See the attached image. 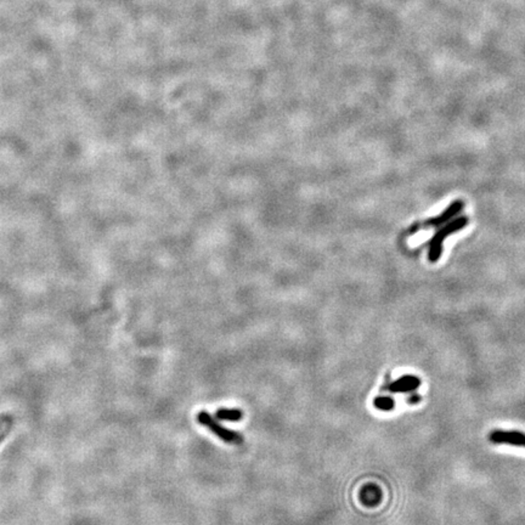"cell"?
Instances as JSON below:
<instances>
[{"label":"cell","instance_id":"1","mask_svg":"<svg viewBox=\"0 0 525 525\" xmlns=\"http://www.w3.org/2000/svg\"><path fill=\"white\" fill-rule=\"evenodd\" d=\"M197 420L202 426L207 427L211 432H213L215 436H218L225 442L241 444L244 442V439L239 433L233 432V431H229V429L224 428L223 426H220L218 422L215 421L213 417L211 416L208 412H206V411H202L198 414Z\"/></svg>","mask_w":525,"mask_h":525},{"label":"cell","instance_id":"4","mask_svg":"<svg viewBox=\"0 0 525 525\" xmlns=\"http://www.w3.org/2000/svg\"><path fill=\"white\" fill-rule=\"evenodd\" d=\"M421 385V380L416 376H403L399 380L392 382L390 385H385V390H389L392 393H409L414 392Z\"/></svg>","mask_w":525,"mask_h":525},{"label":"cell","instance_id":"3","mask_svg":"<svg viewBox=\"0 0 525 525\" xmlns=\"http://www.w3.org/2000/svg\"><path fill=\"white\" fill-rule=\"evenodd\" d=\"M489 440L493 444H499V445L506 444V445H513V447L525 449V433L518 432V431L496 429L494 432L490 433Z\"/></svg>","mask_w":525,"mask_h":525},{"label":"cell","instance_id":"5","mask_svg":"<svg viewBox=\"0 0 525 525\" xmlns=\"http://www.w3.org/2000/svg\"><path fill=\"white\" fill-rule=\"evenodd\" d=\"M360 500L361 502L367 506V507H374L376 504H378L382 500V493L378 489V486H376L374 484H369L363 488V490L360 491Z\"/></svg>","mask_w":525,"mask_h":525},{"label":"cell","instance_id":"8","mask_svg":"<svg viewBox=\"0 0 525 525\" xmlns=\"http://www.w3.org/2000/svg\"><path fill=\"white\" fill-rule=\"evenodd\" d=\"M374 405L381 411H392L396 406V401L390 396H377L374 399Z\"/></svg>","mask_w":525,"mask_h":525},{"label":"cell","instance_id":"7","mask_svg":"<svg viewBox=\"0 0 525 525\" xmlns=\"http://www.w3.org/2000/svg\"><path fill=\"white\" fill-rule=\"evenodd\" d=\"M215 417L220 421H239L242 418V411L237 409H219L215 412Z\"/></svg>","mask_w":525,"mask_h":525},{"label":"cell","instance_id":"6","mask_svg":"<svg viewBox=\"0 0 525 525\" xmlns=\"http://www.w3.org/2000/svg\"><path fill=\"white\" fill-rule=\"evenodd\" d=\"M461 209H462V202H461V201H456V202H453V204L449 207V209H447L440 217L431 219L429 222H427V223L425 224V226H428V225H429V226H437V225H440V224L444 223V222H447V219L451 218L453 214L458 213Z\"/></svg>","mask_w":525,"mask_h":525},{"label":"cell","instance_id":"9","mask_svg":"<svg viewBox=\"0 0 525 525\" xmlns=\"http://www.w3.org/2000/svg\"><path fill=\"white\" fill-rule=\"evenodd\" d=\"M420 396H411L410 399H407V403H410V404H415V403H418L420 401Z\"/></svg>","mask_w":525,"mask_h":525},{"label":"cell","instance_id":"2","mask_svg":"<svg viewBox=\"0 0 525 525\" xmlns=\"http://www.w3.org/2000/svg\"><path fill=\"white\" fill-rule=\"evenodd\" d=\"M468 220L466 218L458 219V220H455L453 223L447 224L444 229L437 233V235L434 236V239L431 241V246H429L428 258H429L432 263L433 261H437L440 258V255H442V246L444 239L451 234V233H455V231L464 228Z\"/></svg>","mask_w":525,"mask_h":525}]
</instances>
